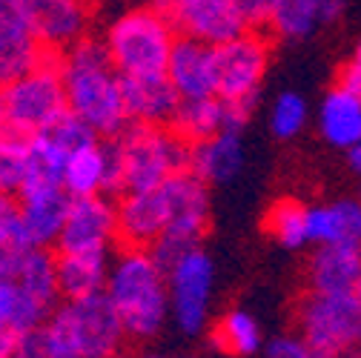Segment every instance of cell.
Segmentation results:
<instances>
[{"label": "cell", "instance_id": "1", "mask_svg": "<svg viewBox=\"0 0 361 358\" xmlns=\"http://www.w3.org/2000/svg\"><path fill=\"white\" fill-rule=\"evenodd\" d=\"M66 109L92 126L98 135L115 138L129 126L121 92V75L112 66L104 40L80 37L58 52Z\"/></svg>", "mask_w": 361, "mask_h": 358}, {"label": "cell", "instance_id": "2", "mask_svg": "<svg viewBox=\"0 0 361 358\" xmlns=\"http://www.w3.org/2000/svg\"><path fill=\"white\" fill-rule=\"evenodd\" d=\"M112 301L126 338L149 341L169 319V287L161 261L144 247H123L109 261L104 287Z\"/></svg>", "mask_w": 361, "mask_h": 358}, {"label": "cell", "instance_id": "3", "mask_svg": "<svg viewBox=\"0 0 361 358\" xmlns=\"http://www.w3.org/2000/svg\"><path fill=\"white\" fill-rule=\"evenodd\" d=\"M37 338L49 358H118L126 333L106 292L63 298L40 324Z\"/></svg>", "mask_w": 361, "mask_h": 358}, {"label": "cell", "instance_id": "4", "mask_svg": "<svg viewBox=\"0 0 361 358\" xmlns=\"http://www.w3.org/2000/svg\"><path fill=\"white\" fill-rule=\"evenodd\" d=\"M109 141L118 158L121 192L155 190L172 175L190 169L192 144L180 138L172 126L129 123L121 135Z\"/></svg>", "mask_w": 361, "mask_h": 358}, {"label": "cell", "instance_id": "5", "mask_svg": "<svg viewBox=\"0 0 361 358\" xmlns=\"http://www.w3.org/2000/svg\"><path fill=\"white\" fill-rule=\"evenodd\" d=\"M66 112L58 52H47L29 72L0 83V132L32 138Z\"/></svg>", "mask_w": 361, "mask_h": 358}, {"label": "cell", "instance_id": "6", "mask_svg": "<svg viewBox=\"0 0 361 358\" xmlns=\"http://www.w3.org/2000/svg\"><path fill=\"white\" fill-rule=\"evenodd\" d=\"M175 40V29L155 6H132L109 23L104 47L118 75L132 78L166 72Z\"/></svg>", "mask_w": 361, "mask_h": 358}, {"label": "cell", "instance_id": "7", "mask_svg": "<svg viewBox=\"0 0 361 358\" xmlns=\"http://www.w3.org/2000/svg\"><path fill=\"white\" fill-rule=\"evenodd\" d=\"M161 187L166 195V230L149 247V252L166 270L175 258H180L187 249L201 244V238L209 227L212 201H209V184L201 181L190 169L172 175Z\"/></svg>", "mask_w": 361, "mask_h": 358}, {"label": "cell", "instance_id": "8", "mask_svg": "<svg viewBox=\"0 0 361 358\" xmlns=\"http://www.w3.org/2000/svg\"><path fill=\"white\" fill-rule=\"evenodd\" d=\"M169 287V319L180 333L201 335L209 324L212 292H215V261L198 244L166 266Z\"/></svg>", "mask_w": 361, "mask_h": 358}, {"label": "cell", "instance_id": "9", "mask_svg": "<svg viewBox=\"0 0 361 358\" xmlns=\"http://www.w3.org/2000/svg\"><path fill=\"white\" fill-rule=\"evenodd\" d=\"M298 333L322 355L361 347V304L353 292H310L298 304Z\"/></svg>", "mask_w": 361, "mask_h": 358}, {"label": "cell", "instance_id": "10", "mask_svg": "<svg viewBox=\"0 0 361 358\" xmlns=\"http://www.w3.org/2000/svg\"><path fill=\"white\" fill-rule=\"evenodd\" d=\"M212 49H215V95L224 101H241L255 106L269 66L267 37L255 29H244L241 35L218 43Z\"/></svg>", "mask_w": 361, "mask_h": 358}, {"label": "cell", "instance_id": "11", "mask_svg": "<svg viewBox=\"0 0 361 358\" xmlns=\"http://www.w3.org/2000/svg\"><path fill=\"white\" fill-rule=\"evenodd\" d=\"M178 37H192L209 47L241 35L247 26L235 0H152Z\"/></svg>", "mask_w": 361, "mask_h": 358}, {"label": "cell", "instance_id": "12", "mask_svg": "<svg viewBox=\"0 0 361 358\" xmlns=\"http://www.w3.org/2000/svg\"><path fill=\"white\" fill-rule=\"evenodd\" d=\"M118 241V206L106 195L72 198L58 252H109Z\"/></svg>", "mask_w": 361, "mask_h": 358}, {"label": "cell", "instance_id": "13", "mask_svg": "<svg viewBox=\"0 0 361 358\" xmlns=\"http://www.w3.org/2000/svg\"><path fill=\"white\" fill-rule=\"evenodd\" d=\"M47 58L35 35L26 0H0V83H6Z\"/></svg>", "mask_w": 361, "mask_h": 358}, {"label": "cell", "instance_id": "14", "mask_svg": "<svg viewBox=\"0 0 361 358\" xmlns=\"http://www.w3.org/2000/svg\"><path fill=\"white\" fill-rule=\"evenodd\" d=\"M252 109H255L252 104L224 101L218 95L195 98V101H180L169 126L184 141L198 144L204 138L218 135V132H241L247 126V121L252 118Z\"/></svg>", "mask_w": 361, "mask_h": 358}, {"label": "cell", "instance_id": "15", "mask_svg": "<svg viewBox=\"0 0 361 358\" xmlns=\"http://www.w3.org/2000/svg\"><path fill=\"white\" fill-rule=\"evenodd\" d=\"M63 190L69 192V198L121 192V172L112 141L109 144L92 141L69 152L63 166Z\"/></svg>", "mask_w": 361, "mask_h": 358}, {"label": "cell", "instance_id": "16", "mask_svg": "<svg viewBox=\"0 0 361 358\" xmlns=\"http://www.w3.org/2000/svg\"><path fill=\"white\" fill-rule=\"evenodd\" d=\"M37 40L47 52H63L86 37L89 4L86 0H26Z\"/></svg>", "mask_w": 361, "mask_h": 358}, {"label": "cell", "instance_id": "17", "mask_svg": "<svg viewBox=\"0 0 361 358\" xmlns=\"http://www.w3.org/2000/svg\"><path fill=\"white\" fill-rule=\"evenodd\" d=\"M166 78L180 101L215 95V49L192 37H178L166 61Z\"/></svg>", "mask_w": 361, "mask_h": 358}, {"label": "cell", "instance_id": "18", "mask_svg": "<svg viewBox=\"0 0 361 358\" xmlns=\"http://www.w3.org/2000/svg\"><path fill=\"white\" fill-rule=\"evenodd\" d=\"M121 92H123V109H126L129 123L169 126L180 104L166 72L121 78Z\"/></svg>", "mask_w": 361, "mask_h": 358}, {"label": "cell", "instance_id": "19", "mask_svg": "<svg viewBox=\"0 0 361 358\" xmlns=\"http://www.w3.org/2000/svg\"><path fill=\"white\" fill-rule=\"evenodd\" d=\"M166 230V195L164 187L144 192H123L118 204V238L126 247L149 249Z\"/></svg>", "mask_w": 361, "mask_h": 358}, {"label": "cell", "instance_id": "20", "mask_svg": "<svg viewBox=\"0 0 361 358\" xmlns=\"http://www.w3.org/2000/svg\"><path fill=\"white\" fill-rule=\"evenodd\" d=\"M344 15V0H273L267 26L284 40H307Z\"/></svg>", "mask_w": 361, "mask_h": 358}, {"label": "cell", "instance_id": "21", "mask_svg": "<svg viewBox=\"0 0 361 358\" xmlns=\"http://www.w3.org/2000/svg\"><path fill=\"white\" fill-rule=\"evenodd\" d=\"M69 192L63 187L55 190H40L18 195L20 206V227L32 247H52L61 238L63 221L69 212Z\"/></svg>", "mask_w": 361, "mask_h": 358}, {"label": "cell", "instance_id": "22", "mask_svg": "<svg viewBox=\"0 0 361 358\" xmlns=\"http://www.w3.org/2000/svg\"><path fill=\"white\" fill-rule=\"evenodd\" d=\"M361 281V247L327 244L315 247L307 264L310 292H355Z\"/></svg>", "mask_w": 361, "mask_h": 358}, {"label": "cell", "instance_id": "23", "mask_svg": "<svg viewBox=\"0 0 361 358\" xmlns=\"http://www.w3.org/2000/svg\"><path fill=\"white\" fill-rule=\"evenodd\" d=\"M307 227L312 247H327V244L361 247V201L336 198L322 204H307Z\"/></svg>", "mask_w": 361, "mask_h": 358}, {"label": "cell", "instance_id": "24", "mask_svg": "<svg viewBox=\"0 0 361 358\" xmlns=\"http://www.w3.org/2000/svg\"><path fill=\"white\" fill-rule=\"evenodd\" d=\"M244 169V144L241 132H218L212 138L192 144L190 172L207 184H227Z\"/></svg>", "mask_w": 361, "mask_h": 358}, {"label": "cell", "instance_id": "25", "mask_svg": "<svg viewBox=\"0 0 361 358\" xmlns=\"http://www.w3.org/2000/svg\"><path fill=\"white\" fill-rule=\"evenodd\" d=\"M319 132L333 149H350L361 141V98L333 86L319 106Z\"/></svg>", "mask_w": 361, "mask_h": 358}, {"label": "cell", "instance_id": "26", "mask_svg": "<svg viewBox=\"0 0 361 358\" xmlns=\"http://www.w3.org/2000/svg\"><path fill=\"white\" fill-rule=\"evenodd\" d=\"M61 298H83L104 292L109 276V252H58Z\"/></svg>", "mask_w": 361, "mask_h": 358}, {"label": "cell", "instance_id": "27", "mask_svg": "<svg viewBox=\"0 0 361 358\" xmlns=\"http://www.w3.org/2000/svg\"><path fill=\"white\" fill-rule=\"evenodd\" d=\"M52 307L29 295L9 273L0 270V327H6L18 335L37 333L40 324L49 319Z\"/></svg>", "mask_w": 361, "mask_h": 358}, {"label": "cell", "instance_id": "28", "mask_svg": "<svg viewBox=\"0 0 361 358\" xmlns=\"http://www.w3.org/2000/svg\"><path fill=\"white\" fill-rule=\"evenodd\" d=\"M66 158H69V152L49 135V132L32 135L29 138V158H26V178H23L20 195L63 187Z\"/></svg>", "mask_w": 361, "mask_h": 358}, {"label": "cell", "instance_id": "29", "mask_svg": "<svg viewBox=\"0 0 361 358\" xmlns=\"http://www.w3.org/2000/svg\"><path fill=\"white\" fill-rule=\"evenodd\" d=\"M212 347L227 355H255L264 350V330L250 309H227L212 327Z\"/></svg>", "mask_w": 361, "mask_h": 358}, {"label": "cell", "instance_id": "30", "mask_svg": "<svg viewBox=\"0 0 361 358\" xmlns=\"http://www.w3.org/2000/svg\"><path fill=\"white\" fill-rule=\"evenodd\" d=\"M264 233L281 249H304L310 244L307 227V204L298 198H279L264 212Z\"/></svg>", "mask_w": 361, "mask_h": 358}, {"label": "cell", "instance_id": "31", "mask_svg": "<svg viewBox=\"0 0 361 358\" xmlns=\"http://www.w3.org/2000/svg\"><path fill=\"white\" fill-rule=\"evenodd\" d=\"M26 158H29V138L0 132V192L20 195L26 178Z\"/></svg>", "mask_w": 361, "mask_h": 358}, {"label": "cell", "instance_id": "32", "mask_svg": "<svg viewBox=\"0 0 361 358\" xmlns=\"http://www.w3.org/2000/svg\"><path fill=\"white\" fill-rule=\"evenodd\" d=\"M307 123H310V106L298 92H281L273 101V109H269V132H273L279 141L298 138Z\"/></svg>", "mask_w": 361, "mask_h": 358}, {"label": "cell", "instance_id": "33", "mask_svg": "<svg viewBox=\"0 0 361 358\" xmlns=\"http://www.w3.org/2000/svg\"><path fill=\"white\" fill-rule=\"evenodd\" d=\"M47 132H49V135H52L66 152H75V149H80V147H86V144H92V141L101 138L92 126L83 123V121H80L78 115H72L69 109H66Z\"/></svg>", "mask_w": 361, "mask_h": 358}, {"label": "cell", "instance_id": "34", "mask_svg": "<svg viewBox=\"0 0 361 358\" xmlns=\"http://www.w3.org/2000/svg\"><path fill=\"white\" fill-rule=\"evenodd\" d=\"M15 247H32L20 227V206L15 195L0 192V249H15Z\"/></svg>", "mask_w": 361, "mask_h": 358}, {"label": "cell", "instance_id": "35", "mask_svg": "<svg viewBox=\"0 0 361 358\" xmlns=\"http://www.w3.org/2000/svg\"><path fill=\"white\" fill-rule=\"evenodd\" d=\"M264 358H319L310 347V341L301 333H287V335H276L264 347Z\"/></svg>", "mask_w": 361, "mask_h": 358}, {"label": "cell", "instance_id": "36", "mask_svg": "<svg viewBox=\"0 0 361 358\" xmlns=\"http://www.w3.org/2000/svg\"><path fill=\"white\" fill-rule=\"evenodd\" d=\"M12 358H49V355H47V350H43L37 333H26V335L18 338V347H15Z\"/></svg>", "mask_w": 361, "mask_h": 358}, {"label": "cell", "instance_id": "37", "mask_svg": "<svg viewBox=\"0 0 361 358\" xmlns=\"http://www.w3.org/2000/svg\"><path fill=\"white\" fill-rule=\"evenodd\" d=\"M336 86H341V89H347V92H353V95L361 98V66L355 61H350L347 66H341Z\"/></svg>", "mask_w": 361, "mask_h": 358}, {"label": "cell", "instance_id": "38", "mask_svg": "<svg viewBox=\"0 0 361 358\" xmlns=\"http://www.w3.org/2000/svg\"><path fill=\"white\" fill-rule=\"evenodd\" d=\"M18 338H20L18 333L0 327V358H12V352H15V347H18Z\"/></svg>", "mask_w": 361, "mask_h": 358}, {"label": "cell", "instance_id": "39", "mask_svg": "<svg viewBox=\"0 0 361 358\" xmlns=\"http://www.w3.org/2000/svg\"><path fill=\"white\" fill-rule=\"evenodd\" d=\"M344 152H347V166H350V172L361 178V141H355V144H353L350 149H344Z\"/></svg>", "mask_w": 361, "mask_h": 358}, {"label": "cell", "instance_id": "40", "mask_svg": "<svg viewBox=\"0 0 361 358\" xmlns=\"http://www.w3.org/2000/svg\"><path fill=\"white\" fill-rule=\"evenodd\" d=\"M322 358H361V347H344V350H336V352H327Z\"/></svg>", "mask_w": 361, "mask_h": 358}, {"label": "cell", "instance_id": "41", "mask_svg": "<svg viewBox=\"0 0 361 358\" xmlns=\"http://www.w3.org/2000/svg\"><path fill=\"white\" fill-rule=\"evenodd\" d=\"M353 61L361 66V37H358V43H355V49H353Z\"/></svg>", "mask_w": 361, "mask_h": 358}, {"label": "cell", "instance_id": "42", "mask_svg": "<svg viewBox=\"0 0 361 358\" xmlns=\"http://www.w3.org/2000/svg\"><path fill=\"white\" fill-rule=\"evenodd\" d=\"M355 298H358V304H361V281H358V287H355V292H353Z\"/></svg>", "mask_w": 361, "mask_h": 358}, {"label": "cell", "instance_id": "43", "mask_svg": "<svg viewBox=\"0 0 361 358\" xmlns=\"http://www.w3.org/2000/svg\"><path fill=\"white\" fill-rule=\"evenodd\" d=\"M141 358H164V355H155V352H147V355H141Z\"/></svg>", "mask_w": 361, "mask_h": 358}, {"label": "cell", "instance_id": "44", "mask_svg": "<svg viewBox=\"0 0 361 358\" xmlns=\"http://www.w3.org/2000/svg\"><path fill=\"white\" fill-rule=\"evenodd\" d=\"M358 201H361V187H358Z\"/></svg>", "mask_w": 361, "mask_h": 358}, {"label": "cell", "instance_id": "45", "mask_svg": "<svg viewBox=\"0 0 361 358\" xmlns=\"http://www.w3.org/2000/svg\"><path fill=\"white\" fill-rule=\"evenodd\" d=\"M184 358H195V355H184Z\"/></svg>", "mask_w": 361, "mask_h": 358}]
</instances>
